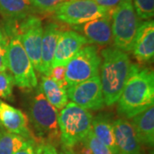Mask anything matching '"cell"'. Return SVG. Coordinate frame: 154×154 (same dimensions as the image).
<instances>
[{"label":"cell","instance_id":"6da1fadb","mask_svg":"<svg viewBox=\"0 0 154 154\" xmlns=\"http://www.w3.org/2000/svg\"><path fill=\"white\" fill-rule=\"evenodd\" d=\"M154 74L152 69L135 64L117 100L118 112L130 119L153 106Z\"/></svg>","mask_w":154,"mask_h":154},{"label":"cell","instance_id":"7a4b0ae2","mask_svg":"<svg viewBox=\"0 0 154 154\" xmlns=\"http://www.w3.org/2000/svg\"><path fill=\"white\" fill-rule=\"evenodd\" d=\"M101 77L105 105L117 102L122 92L131 75L134 63H132L125 51L117 48H105L101 52Z\"/></svg>","mask_w":154,"mask_h":154},{"label":"cell","instance_id":"3957f363","mask_svg":"<svg viewBox=\"0 0 154 154\" xmlns=\"http://www.w3.org/2000/svg\"><path fill=\"white\" fill-rule=\"evenodd\" d=\"M58 110L45 99L39 88L36 91L29 105V118L34 128L33 141L37 145L49 144L57 146L60 143L58 127Z\"/></svg>","mask_w":154,"mask_h":154},{"label":"cell","instance_id":"277c9868","mask_svg":"<svg viewBox=\"0 0 154 154\" xmlns=\"http://www.w3.org/2000/svg\"><path fill=\"white\" fill-rule=\"evenodd\" d=\"M7 37L17 35L26 51L33 68L40 73L41 70V45L44 28L41 19L31 15L17 22H9L2 31Z\"/></svg>","mask_w":154,"mask_h":154},{"label":"cell","instance_id":"5b68a950","mask_svg":"<svg viewBox=\"0 0 154 154\" xmlns=\"http://www.w3.org/2000/svg\"><path fill=\"white\" fill-rule=\"evenodd\" d=\"M93 116L75 103H68L58 114L57 122L62 146L71 148L92 129Z\"/></svg>","mask_w":154,"mask_h":154},{"label":"cell","instance_id":"8992f818","mask_svg":"<svg viewBox=\"0 0 154 154\" xmlns=\"http://www.w3.org/2000/svg\"><path fill=\"white\" fill-rule=\"evenodd\" d=\"M140 19L134 9L132 0H122L111 16L112 41L115 48L122 51H132Z\"/></svg>","mask_w":154,"mask_h":154},{"label":"cell","instance_id":"52a82bcc","mask_svg":"<svg viewBox=\"0 0 154 154\" xmlns=\"http://www.w3.org/2000/svg\"><path fill=\"white\" fill-rule=\"evenodd\" d=\"M7 69L14 79V83L25 91H31L38 86L34 68L17 35L9 37L7 49Z\"/></svg>","mask_w":154,"mask_h":154},{"label":"cell","instance_id":"ba28073f","mask_svg":"<svg viewBox=\"0 0 154 154\" xmlns=\"http://www.w3.org/2000/svg\"><path fill=\"white\" fill-rule=\"evenodd\" d=\"M114 9L102 7L93 0H69L58 6L51 15L59 22L75 26L100 17H111Z\"/></svg>","mask_w":154,"mask_h":154},{"label":"cell","instance_id":"9c48e42d","mask_svg":"<svg viewBox=\"0 0 154 154\" xmlns=\"http://www.w3.org/2000/svg\"><path fill=\"white\" fill-rule=\"evenodd\" d=\"M101 62L97 46L93 45L83 46L65 66L68 88L99 75Z\"/></svg>","mask_w":154,"mask_h":154},{"label":"cell","instance_id":"30bf717a","mask_svg":"<svg viewBox=\"0 0 154 154\" xmlns=\"http://www.w3.org/2000/svg\"><path fill=\"white\" fill-rule=\"evenodd\" d=\"M68 98L86 110H98L105 106L102 86L99 75L67 88Z\"/></svg>","mask_w":154,"mask_h":154},{"label":"cell","instance_id":"8fae6325","mask_svg":"<svg viewBox=\"0 0 154 154\" xmlns=\"http://www.w3.org/2000/svg\"><path fill=\"white\" fill-rule=\"evenodd\" d=\"M0 127L26 140H34L27 115L3 101H0Z\"/></svg>","mask_w":154,"mask_h":154},{"label":"cell","instance_id":"7c38bea8","mask_svg":"<svg viewBox=\"0 0 154 154\" xmlns=\"http://www.w3.org/2000/svg\"><path fill=\"white\" fill-rule=\"evenodd\" d=\"M87 44L88 40L75 30L63 31L56 46L51 69L58 65L66 66L72 57Z\"/></svg>","mask_w":154,"mask_h":154},{"label":"cell","instance_id":"4fadbf2b","mask_svg":"<svg viewBox=\"0 0 154 154\" xmlns=\"http://www.w3.org/2000/svg\"><path fill=\"white\" fill-rule=\"evenodd\" d=\"M71 28L82 34L89 44L106 45L112 42L111 17H100Z\"/></svg>","mask_w":154,"mask_h":154},{"label":"cell","instance_id":"5bb4252c","mask_svg":"<svg viewBox=\"0 0 154 154\" xmlns=\"http://www.w3.org/2000/svg\"><path fill=\"white\" fill-rule=\"evenodd\" d=\"M113 131L118 154H140L141 144L130 122L126 118L116 120Z\"/></svg>","mask_w":154,"mask_h":154},{"label":"cell","instance_id":"9a60e30c","mask_svg":"<svg viewBox=\"0 0 154 154\" xmlns=\"http://www.w3.org/2000/svg\"><path fill=\"white\" fill-rule=\"evenodd\" d=\"M133 53L139 62L152 60L154 56V22L148 20L141 22L134 42Z\"/></svg>","mask_w":154,"mask_h":154},{"label":"cell","instance_id":"2e32d148","mask_svg":"<svg viewBox=\"0 0 154 154\" xmlns=\"http://www.w3.org/2000/svg\"><path fill=\"white\" fill-rule=\"evenodd\" d=\"M63 32L62 26L56 22L47 23L43 32L41 45V70L40 73L50 76L56 46Z\"/></svg>","mask_w":154,"mask_h":154},{"label":"cell","instance_id":"e0dca14e","mask_svg":"<svg viewBox=\"0 0 154 154\" xmlns=\"http://www.w3.org/2000/svg\"><path fill=\"white\" fill-rule=\"evenodd\" d=\"M131 123L140 144L152 147L154 144L153 106L134 116Z\"/></svg>","mask_w":154,"mask_h":154},{"label":"cell","instance_id":"ac0fdd59","mask_svg":"<svg viewBox=\"0 0 154 154\" xmlns=\"http://www.w3.org/2000/svg\"><path fill=\"white\" fill-rule=\"evenodd\" d=\"M34 12L30 0H0V14L5 23L20 22Z\"/></svg>","mask_w":154,"mask_h":154},{"label":"cell","instance_id":"d6986e66","mask_svg":"<svg viewBox=\"0 0 154 154\" xmlns=\"http://www.w3.org/2000/svg\"><path fill=\"white\" fill-rule=\"evenodd\" d=\"M92 131L99 140L110 149L113 154H118L116 146L113 122L109 114L101 113L93 118Z\"/></svg>","mask_w":154,"mask_h":154},{"label":"cell","instance_id":"ffe728a7","mask_svg":"<svg viewBox=\"0 0 154 154\" xmlns=\"http://www.w3.org/2000/svg\"><path fill=\"white\" fill-rule=\"evenodd\" d=\"M40 88L45 99L57 110H62L68 104L67 89L61 87L51 76H42Z\"/></svg>","mask_w":154,"mask_h":154},{"label":"cell","instance_id":"44dd1931","mask_svg":"<svg viewBox=\"0 0 154 154\" xmlns=\"http://www.w3.org/2000/svg\"><path fill=\"white\" fill-rule=\"evenodd\" d=\"M71 149L75 154H113L105 144L94 135L92 129Z\"/></svg>","mask_w":154,"mask_h":154},{"label":"cell","instance_id":"7402d4cb","mask_svg":"<svg viewBox=\"0 0 154 154\" xmlns=\"http://www.w3.org/2000/svg\"><path fill=\"white\" fill-rule=\"evenodd\" d=\"M27 140L18 134L4 131L0 135V154H15Z\"/></svg>","mask_w":154,"mask_h":154},{"label":"cell","instance_id":"603a6c76","mask_svg":"<svg viewBox=\"0 0 154 154\" xmlns=\"http://www.w3.org/2000/svg\"><path fill=\"white\" fill-rule=\"evenodd\" d=\"M133 6L140 19L151 20L153 17L154 0H134Z\"/></svg>","mask_w":154,"mask_h":154},{"label":"cell","instance_id":"cb8c5ba5","mask_svg":"<svg viewBox=\"0 0 154 154\" xmlns=\"http://www.w3.org/2000/svg\"><path fill=\"white\" fill-rule=\"evenodd\" d=\"M14 79L9 72H0V98L7 100L13 99Z\"/></svg>","mask_w":154,"mask_h":154},{"label":"cell","instance_id":"d4e9b609","mask_svg":"<svg viewBox=\"0 0 154 154\" xmlns=\"http://www.w3.org/2000/svg\"><path fill=\"white\" fill-rule=\"evenodd\" d=\"M69 0H30L35 11L52 14L56 9Z\"/></svg>","mask_w":154,"mask_h":154},{"label":"cell","instance_id":"484cf974","mask_svg":"<svg viewBox=\"0 0 154 154\" xmlns=\"http://www.w3.org/2000/svg\"><path fill=\"white\" fill-rule=\"evenodd\" d=\"M50 76L57 84H59L61 87H63L65 89L68 88V85L65 81V66L58 65V66L53 67L51 70Z\"/></svg>","mask_w":154,"mask_h":154},{"label":"cell","instance_id":"4316f807","mask_svg":"<svg viewBox=\"0 0 154 154\" xmlns=\"http://www.w3.org/2000/svg\"><path fill=\"white\" fill-rule=\"evenodd\" d=\"M8 43H9V37H7L4 33V37L0 41V72H4L7 70Z\"/></svg>","mask_w":154,"mask_h":154},{"label":"cell","instance_id":"83f0119b","mask_svg":"<svg viewBox=\"0 0 154 154\" xmlns=\"http://www.w3.org/2000/svg\"><path fill=\"white\" fill-rule=\"evenodd\" d=\"M37 144L33 140H27L22 147L15 154H36Z\"/></svg>","mask_w":154,"mask_h":154},{"label":"cell","instance_id":"f1b7e54d","mask_svg":"<svg viewBox=\"0 0 154 154\" xmlns=\"http://www.w3.org/2000/svg\"><path fill=\"white\" fill-rule=\"evenodd\" d=\"M36 154H58L55 146L49 144L37 145Z\"/></svg>","mask_w":154,"mask_h":154},{"label":"cell","instance_id":"f546056e","mask_svg":"<svg viewBox=\"0 0 154 154\" xmlns=\"http://www.w3.org/2000/svg\"><path fill=\"white\" fill-rule=\"evenodd\" d=\"M93 1L102 7L113 9L121 3L122 0H93Z\"/></svg>","mask_w":154,"mask_h":154},{"label":"cell","instance_id":"4dcf8cb0","mask_svg":"<svg viewBox=\"0 0 154 154\" xmlns=\"http://www.w3.org/2000/svg\"><path fill=\"white\" fill-rule=\"evenodd\" d=\"M58 154H75L73 151H72L71 148L69 147H66L64 146H61L60 152Z\"/></svg>","mask_w":154,"mask_h":154},{"label":"cell","instance_id":"1f68e13d","mask_svg":"<svg viewBox=\"0 0 154 154\" xmlns=\"http://www.w3.org/2000/svg\"><path fill=\"white\" fill-rule=\"evenodd\" d=\"M3 37H4V33H3V32L0 30V41H1V39L3 38Z\"/></svg>","mask_w":154,"mask_h":154},{"label":"cell","instance_id":"d6a6232c","mask_svg":"<svg viewBox=\"0 0 154 154\" xmlns=\"http://www.w3.org/2000/svg\"><path fill=\"white\" fill-rule=\"evenodd\" d=\"M0 135H1V131H0Z\"/></svg>","mask_w":154,"mask_h":154},{"label":"cell","instance_id":"836d02e7","mask_svg":"<svg viewBox=\"0 0 154 154\" xmlns=\"http://www.w3.org/2000/svg\"><path fill=\"white\" fill-rule=\"evenodd\" d=\"M0 101H1V100H0Z\"/></svg>","mask_w":154,"mask_h":154}]
</instances>
